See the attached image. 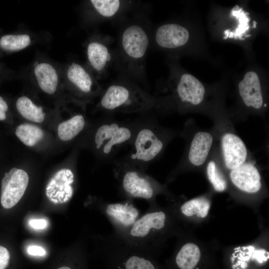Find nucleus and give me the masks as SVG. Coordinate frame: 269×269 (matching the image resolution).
Wrapping results in <instances>:
<instances>
[{"mask_svg":"<svg viewBox=\"0 0 269 269\" xmlns=\"http://www.w3.org/2000/svg\"><path fill=\"white\" fill-rule=\"evenodd\" d=\"M176 93L181 102L198 105L203 100L205 88L201 82L194 76L184 74L180 79Z\"/></svg>","mask_w":269,"mask_h":269,"instance_id":"obj_15","label":"nucleus"},{"mask_svg":"<svg viewBox=\"0 0 269 269\" xmlns=\"http://www.w3.org/2000/svg\"><path fill=\"white\" fill-rule=\"evenodd\" d=\"M67 77L78 90L85 95L99 91V88L90 73L80 64L73 62L68 67Z\"/></svg>","mask_w":269,"mask_h":269,"instance_id":"obj_18","label":"nucleus"},{"mask_svg":"<svg viewBox=\"0 0 269 269\" xmlns=\"http://www.w3.org/2000/svg\"><path fill=\"white\" fill-rule=\"evenodd\" d=\"M104 269H162L153 253L128 243L113 233L97 237Z\"/></svg>","mask_w":269,"mask_h":269,"instance_id":"obj_1","label":"nucleus"},{"mask_svg":"<svg viewBox=\"0 0 269 269\" xmlns=\"http://www.w3.org/2000/svg\"><path fill=\"white\" fill-rule=\"evenodd\" d=\"M90 1L96 12L106 18L115 15L121 7V1L119 0H91Z\"/></svg>","mask_w":269,"mask_h":269,"instance_id":"obj_26","label":"nucleus"},{"mask_svg":"<svg viewBox=\"0 0 269 269\" xmlns=\"http://www.w3.org/2000/svg\"><path fill=\"white\" fill-rule=\"evenodd\" d=\"M213 143V136L209 132L199 131L194 135L187 152V159L195 166L203 165L206 161Z\"/></svg>","mask_w":269,"mask_h":269,"instance_id":"obj_16","label":"nucleus"},{"mask_svg":"<svg viewBox=\"0 0 269 269\" xmlns=\"http://www.w3.org/2000/svg\"><path fill=\"white\" fill-rule=\"evenodd\" d=\"M189 37L185 27L177 24H165L159 27L155 34V40L161 47L174 48L184 45Z\"/></svg>","mask_w":269,"mask_h":269,"instance_id":"obj_14","label":"nucleus"},{"mask_svg":"<svg viewBox=\"0 0 269 269\" xmlns=\"http://www.w3.org/2000/svg\"><path fill=\"white\" fill-rule=\"evenodd\" d=\"M75 174L70 168L57 171L50 179L46 187V195L54 204L68 202L74 192Z\"/></svg>","mask_w":269,"mask_h":269,"instance_id":"obj_10","label":"nucleus"},{"mask_svg":"<svg viewBox=\"0 0 269 269\" xmlns=\"http://www.w3.org/2000/svg\"><path fill=\"white\" fill-rule=\"evenodd\" d=\"M29 182L27 173L23 169L11 168L1 181L0 202L5 209L14 206L20 200Z\"/></svg>","mask_w":269,"mask_h":269,"instance_id":"obj_8","label":"nucleus"},{"mask_svg":"<svg viewBox=\"0 0 269 269\" xmlns=\"http://www.w3.org/2000/svg\"><path fill=\"white\" fill-rule=\"evenodd\" d=\"M7 110L8 106L6 102L0 96V121L5 119Z\"/></svg>","mask_w":269,"mask_h":269,"instance_id":"obj_31","label":"nucleus"},{"mask_svg":"<svg viewBox=\"0 0 269 269\" xmlns=\"http://www.w3.org/2000/svg\"><path fill=\"white\" fill-rule=\"evenodd\" d=\"M221 144L224 163L228 169H235L246 162L247 148L238 135L226 133L222 136Z\"/></svg>","mask_w":269,"mask_h":269,"instance_id":"obj_11","label":"nucleus"},{"mask_svg":"<svg viewBox=\"0 0 269 269\" xmlns=\"http://www.w3.org/2000/svg\"><path fill=\"white\" fill-rule=\"evenodd\" d=\"M15 135L25 145L33 146L43 137V131L36 125L22 124L16 129Z\"/></svg>","mask_w":269,"mask_h":269,"instance_id":"obj_23","label":"nucleus"},{"mask_svg":"<svg viewBox=\"0 0 269 269\" xmlns=\"http://www.w3.org/2000/svg\"><path fill=\"white\" fill-rule=\"evenodd\" d=\"M28 253L32 256H43L46 254L45 250L38 246H30L27 248Z\"/></svg>","mask_w":269,"mask_h":269,"instance_id":"obj_30","label":"nucleus"},{"mask_svg":"<svg viewBox=\"0 0 269 269\" xmlns=\"http://www.w3.org/2000/svg\"><path fill=\"white\" fill-rule=\"evenodd\" d=\"M173 134L147 118L141 119L130 151L119 159L145 171L162 153Z\"/></svg>","mask_w":269,"mask_h":269,"instance_id":"obj_2","label":"nucleus"},{"mask_svg":"<svg viewBox=\"0 0 269 269\" xmlns=\"http://www.w3.org/2000/svg\"><path fill=\"white\" fill-rule=\"evenodd\" d=\"M206 171L208 179L214 189L218 192L224 191L227 188L226 180L214 160L208 162Z\"/></svg>","mask_w":269,"mask_h":269,"instance_id":"obj_27","label":"nucleus"},{"mask_svg":"<svg viewBox=\"0 0 269 269\" xmlns=\"http://www.w3.org/2000/svg\"><path fill=\"white\" fill-rule=\"evenodd\" d=\"M155 99L137 86L119 82L102 93L99 106L106 113H145L156 106Z\"/></svg>","mask_w":269,"mask_h":269,"instance_id":"obj_4","label":"nucleus"},{"mask_svg":"<svg viewBox=\"0 0 269 269\" xmlns=\"http://www.w3.org/2000/svg\"><path fill=\"white\" fill-rule=\"evenodd\" d=\"M10 259V254L8 250L0 246V269H5L7 266Z\"/></svg>","mask_w":269,"mask_h":269,"instance_id":"obj_28","label":"nucleus"},{"mask_svg":"<svg viewBox=\"0 0 269 269\" xmlns=\"http://www.w3.org/2000/svg\"><path fill=\"white\" fill-rule=\"evenodd\" d=\"M230 179L240 190L249 193L258 192L261 188V175L256 166L246 162L240 166L231 170Z\"/></svg>","mask_w":269,"mask_h":269,"instance_id":"obj_12","label":"nucleus"},{"mask_svg":"<svg viewBox=\"0 0 269 269\" xmlns=\"http://www.w3.org/2000/svg\"><path fill=\"white\" fill-rule=\"evenodd\" d=\"M33 72L40 88L45 93L52 95L56 91L59 83L58 72L51 64L35 62Z\"/></svg>","mask_w":269,"mask_h":269,"instance_id":"obj_19","label":"nucleus"},{"mask_svg":"<svg viewBox=\"0 0 269 269\" xmlns=\"http://www.w3.org/2000/svg\"><path fill=\"white\" fill-rule=\"evenodd\" d=\"M86 126L84 116L81 114H76L59 124L57 128L58 135L63 141H70L82 132Z\"/></svg>","mask_w":269,"mask_h":269,"instance_id":"obj_21","label":"nucleus"},{"mask_svg":"<svg viewBox=\"0 0 269 269\" xmlns=\"http://www.w3.org/2000/svg\"><path fill=\"white\" fill-rule=\"evenodd\" d=\"M31 41L27 34H6L0 38V47L6 51H18L28 47Z\"/></svg>","mask_w":269,"mask_h":269,"instance_id":"obj_25","label":"nucleus"},{"mask_svg":"<svg viewBox=\"0 0 269 269\" xmlns=\"http://www.w3.org/2000/svg\"><path fill=\"white\" fill-rule=\"evenodd\" d=\"M123 53L127 60L139 63L144 58L148 46V38L139 25H130L124 31L121 37Z\"/></svg>","mask_w":269,"mask_h":269,"instance_id":"obj_9","label":"nucleus"},{"mask_svg":"<svg viewBox=\"0 0 269 269\" xmlns=\"http://www.w3.org/2000/svg\"><path fill=\"white\" fill-rule=\"evenodd\" d=\"M140 119L120 121L106 117L100 122L93 135V147L100 157L110 161L120 149L131 145Z\"/></svg>","mask_w":269,"mask_h":269,"instance_id":"obj_5","label":"nucleus"},{"mask_svg":"<svg viewBox=\"0 0 269 269\" xmlns=\"http://www.w3.org/2000/svg\"><path fill=\"white\" fill-rule=\"evenodd\" d=\"M113 171L119 194L124 200L141 199L150 205L155 203V196L164 191L163 187L145 171L119 159L114 161Z\"/></svg>","mask_w":269,"mask_h":269,"instance_id":"obj_3","label":"nucleus"},{"mask_svg":"<svg viewBox=\"0 0 269 269\" xmlns=\"http://www.w3.org/2000/svg\"><path fill=\"white\" fill-rule=\"evenodd\" d=\"M58 269H72L70 268L69 267L64 266V267H60V268H59Z\"/></svg>","mask_w":269,"mask_h":269,"instance_id":"obj_32","label":"nucleus"},{"mask_svg":"<svg viewBox=\"0 0 269 269\" xmlns=\"http://www.w3.org/2000/svg\"><path fill=\"white\" fill-rule=\"evenodd\" d=\"M16 109L26 120L36 123H42L45 119V113L41 106L36 105L27 97H19L16 102Z\"/></svg>","mask_w":269,"mask_h":269,"instance_id":"obj_22","label":"nucleus"},{"mask_svg":"<svg viewBox=\"0 0 269 269\" xmlns=\"http://www.w3.org/2000/svg\"><path fill=\"white\" fill-rule=\"evenodd\" d=\"M87 56L92 68L99 73L107 69L111 60L109 48L104 43L99 41H93L88 44Z\"/></svg>","mask_w":269,"mask_h":269,"instance_id":"obj_20","label":"nucleus"},{"mask_svg":"<svg viewBox=\"0 0 269 269\" xmlns=\"http://www.w3.org/2000/svg\"><path fill=\"white\" fill-rule=\"evenodd\" d=\"M201 254L197 245L192 243L183 245L167 264L169 269H200Z\"/></svg>","mask_w":269,"mask_h":269,"instance_id":"obj_17","label":"nucleus"},{"mask_svg":"<svg viewBox=\"0 0 269 269\" xmlns=\"http://www.w3.org/2000/svg\"><path fill=\"white\" fill-rule=\"evenodd\" d=\"M29 225L35 229H43L47 226V221L42 219H33L29 221Z\"/></svg>","mask_w":269,"mask_h":269,"instance_id":"obj_29","label":"nucleus"},{"mask_svg":"<svg viewBox=\"0 0 269 269\" xmlns=\"http://www.w3.org/2000/svg\"><path fill=\"white\" fill-rule=\"evenodd\" d=\"M210 208V201L205 197H199L189 200L180 207V211L184 215L190 217L196 215L200 218L206 217Z\"/></svg>","mask_w":269,"mask_h":269,"instance_id":"obj_24","label":"nucleus"},{"mask_svg":"<svg viewBox=\"0 0 269 269\" xmlns=\"http://www.w3.org/2000/svg\"><path fill=\"white\" fill-rule=\"evenodd\" d=\"M149 205L131 227L119 236L132 245L156 254L158 245L167 231L169 218L164 210L156 209L155 203Z\"/></svg>","mask_w":269,"mask_h":269,"instance_id":"obj_6","label":"nucleus"},{"mask_svg":"<svg viewBox=\"0 0 269 269\" xmlns=\"http://www.w3.org/2000/svg\"><path fill=\"white\" fill-rule=\"evenodd\" d=\"M240 95L246 106L259 110L263 105V97L258 75L253 71L247 72L239 84Z\"/></svg>","mask_w":269,"mask_h":269,"instance_id":"obj_13","label":"nucleus"},{"mask_svg":"<svg viewBox=\"0 0 269 269\" xmlns=\"http://www.w3.org/2000/svg\"><path fill=\"white\" fill-rule=\"evenodd\" d=\"M97 203L99 210L111 224L114 233L118 235L127 232L140 216L134 201L110 202L98 199Z\"/></svg>","mask_w":269,"mask_h":269,"instance_id":"obj_7","label":"nucleus"}]
</instances>
